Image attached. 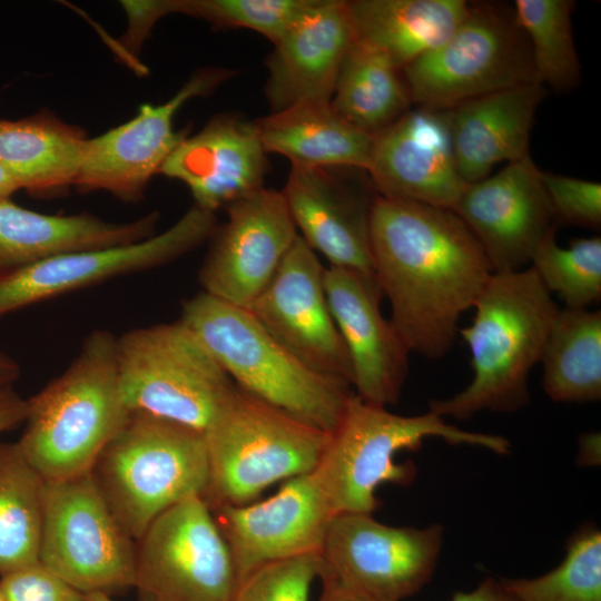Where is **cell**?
Segmentation results:
<instances>
[{
	"label": "cell",
	"instance_id": "cell-1",
	"mask_svg": "<svg viewBox=\"0 0 601 601\" xmlns=\"http://www.w3.org/2000/svg\"><path fill=\"white\" fill-rule=\"evenodd\" d=\"M371 253L390 319L411 353L446 355L461 315L493 273L474 235L450 208L378 195Z\"/></svg>",
	"mask_w": 601,
	"mask_h": 601
},
{
	"label": "cell",
	"instance_id": "cell-2",
	"mask_svg": "<svg viewBox=\"0 0 601 601\" xmlns=\"http://www.w3.org/2000/svg\"><path fill=\"white\" fill-rule=\"evenodd\" d=\"M459 328L471 353L473 377L455 395L430 402V411L466 420L481 411L511 413L530 400L529 375L540 363L560 309L532 267L492 273Z\"/></svg>",
	"mask_w": 601,
	"mask_h": 601
},
{
	"label": "cell",
	"instance_id": "cell-3",
	"mask_svg": "<svg viewBox=\"0 0 601 601\" xmlns=\"http://www.w3.org/2000/svg\"><path fill=\"white\" fill-rule=\"evenodd\" d=\"M116 339L90 333L70 365L27 398L26 426L18 444L43 481L91 472L98 456L126 422Z\"/></svg>",
	"mask_w": 601,
	"mask_h": 601
},
{
	"label": "cell",
	"instance_id": "cell-4",
	"mask_svg": "<svg viewBox=\"0 0 601 601\" xmlns=\"http://www.w3.org/2000/svg\"><path fill=\"white\" fill-rule=\"evenodd\" d=\"M179 319L238 388L326 433L335 430L351 388L300 363L248 309L200 292L183 303Z\"/></svg>",
	"mask_w": 601,
	"mask_h": 601
},
{
	"label": "cell",
	"instance_id": "cell-5",
	"mask_svg": "<svg viewBox=\"0 0 601 601\" xmlns=\"http://www.w3.org/2000/svg\"><path fill=\"white\" fill-rule=\"evenodd\" d=\"M111 513L135 541L162 512L206 499L209 462L204 432L141 412L129 415L91 469Z\"/></svg>",
	"mask_w": 601,
	"mask_h": 601
},
{
	"label": "cell",
	"instance_id": "cell-6",
	"mask_svg": "<svg viewBox=\"0 0 601 601\" xmlns=\"http://www.w3.org/2000/svg\"><path fill=\"white\" fill-rule=\"evenodd\" d=\"M427 437L497 454L510 452V443L502 436L461 430L432 411L398 415L353 393L313 471L334 514H372L380 508L376 491L382 484L404 485L415 476L411 463H397V453L418 449Z\"/></svg>",
	"mask_w": 601,
	"mask_h": 601
},
{
	"label": "cell",
	"instance_id": "cell-7",
	"mask_svg": "<svg viewBox=\"0 0 601 601\" xmlns=\"http://www.w3.org/2000/svg\"><path fill=\"white\" fill-rule=\"evenodd\" d=\"M204 434L210 508L247 504L278 481L311 473L329 440L238 387Z\"/></svg>",
	"mask_w": 601,
	"mask_h": 601
},
{
	"label": "cell",
	"instance_id": "cell-8",
	"mask_svg": "<svg viewBox=\"0 0 601 601\" xmlns=\"http://www.w3.org/2000/svg\"><path fill=\"white\" fill-rule=\"evenodd\" d=\"M119 387L129 412L205 433L237 386L180 319L117 337Z\"/></svg>",
	"mask_w": 601,
	"mask_h": 601
},
{
	"label": "cell",
	"instance_id": "cell-9",
	"mask_svg": "<svg viewBox=\"0 0 601 601\" xmlns=\"http://www.w3.org/2000/svg\"><path fill=\"white\" fill-rule=\"evenodd\" d=\"M402 76L413 105L439 110L538 82L513 6L492 1L470 2L453 33L403 68Z\"/></svg>",
	"mask_w": 601,
	"mask_h": 601
},
{
	"label": "cell",
	"instance_id": "cell-10",
	"mask_svg": "<svg viewBox=\"0 0 601 601\" xmlns=\"http://www.w3.org/2000/svg\"><path fill=\"white\" fill-rule=\"evenodd\" d=\"M91 472L45 481L39 562L82 594L132 588L136 545Z\"/></svg>",
	"mask_w": 601,
	"mask_h": 601
},
{
	"label": "cell",
	"instance_id": "cell-11",
	"mask_svg": "<svg viewBox=\"0 0 601 601\" xmlns=\"http://www.w3.org/2000/svg\"><path fill=\"white\" fill-rule=\"evenodd\" d=\"M442 544L439 524L392 526L371 513L336 514L319 551V579L363 601H402L430 581Z\"/></svg>",
	"mask_w": 601,
	"mask_h": 601
},
{
	"label": "cell",
	"instance_id": "cell-12",
	"mask_svg": "<svg viewBox=\"0 0 601 601\" xmlns=\"http://www.w3.org/2000/svg\"><path fill=\"white\" fill-rule=\"evenodd\" d=\"M137 541L138 601H233L236 568L205 497L169 508Z\"/></svg>",
	"mask_w": 601,
	"mask_h": 601
},
{
	"label": "cell",
	"instance_id": "cell-13",
	"mask_svg": "<svg viewBox=\"0 0 601 601\" xmlns=\"http://www.w3.org/2000/svg\"><path fill=\"white\" fill-rule=\"evenodd\" d=\"M214 213L194 205L168 229L144 240L60 254L0 273V316L107 279L167 264L216 230Z\"/></svg>",
	"mask_w": 601,
	"mask_h": 601
},
{
	"label": "cell",
	"instance_id": "cell-14",
	"mask_svg": "<svg viewBox=\"0 0 601 601\" xmlns=\"http://www.w3.org/2000/svg\"><path fill=\"white\" fill-rule=\"evenodd\" d=\"M324 272L317 254L298 235L248 311L300 363L351 388V361L329 309Z\"/></svg>",
	"mask_w": 601,
	"mask_h": 601
},
{
	"label": "cell",
	"instance_id": "cell-15",
	"mask_svg": "<svg viewBox=\"0 0 601 601\" xmlns=\"http://www.w3.org/2000/svg\"><path fill=\"white\" fill-rule=\"evenodd\" d=\"M282 194L298 235L328 266L376 280L371 217L378 194L366 170L292 165Z\"/></svg>",
	"mask_w": 601,
	"mask_h": 601
},
{
	"label": "cell",
	"instance_id": "cell-16",
	"mask_svg": "<svg viewBox=\"0 0 601 601\" xmlns=\"http://www.w3.org/2000/svg\"><path fill=\"white\" fill-rule=\"evenodd\" d=\"M199 269L203 292L248 309L269 284L298 231L282 191L260 188L226 208Z\"/></svg>",
	"mask_w": 601,
	"mask_h": 601
},
{
	"label": "cell",
	"instance_id": "cell-17",
	"mask_svg": "<svg viewBox=\"0 0 601 601\" xmlns=\"http://www.w3.org/2000/svg\"><path fill=\"white\" fill-rule=\"evenodd\" d=\"M541 173L529 154L469 184L452 208L481 245L493 273L529 267L538 248L555 236L559 224Z\"/></svg>",
	"mask_w": 601,
	"mask_h": 601
},
{
	"label": "cell",
	"instance_id": "cell-18",
	"mask_svg": "<svg viewBox=\"0 0 601 601\" xmlns=\"http://www.w3.org/2000/svg\"><path fill=\"white\" fill-rule=\"evenodd\" d=\"M234 73L226 68L203 69L166 102L142 105L131 120L88 139L73 185L85 193L107 190L121 200H139L151 176L159 174L186 137L174 129L176 112L188 100L213 92Z\"/></svg>",
	"mask_w": 601,
	"mask_h": 601
},
{
	"label": "cell",
	"instance_id": "cell-19",
	"mask_svg": "<svg viewBox=\"0 0 601 601\" xmlns=\"http://www.w3.org/2000/svg\"><path fill=\"white\" fill-rule=\"evenodd\" d=\"M211 511L238 581L265 564L319 553L335 516L313 471L285 481L276 494L260 502L218 505Z\"/></svg>",
	"mask_w": 601,
	"mask_h": 601
},
{
	"label": "cell",
	"instance_id": "cell-20",
	"mask_svg": "<svg viewBox=\"0 0 601 601\" xmlns=\"http://www.w3.org/2000/svg\"><path fill=\"white\" fill-rule=\"evenodd\" d=\"M367 174L380 196L452 209L461 177L449 110L416 106L374 136Z\"/></svg>",
	"mask_w": 601,
	"mask_h": 601
},
{
	"label": "cell",
	"instance_id": "cell-21",
	"mask_svg": "<svg viewBox=\"0 0 601 601\" xmlns=\"http://www.w3.org/2000/svg\"><path fill=\"white\" fill-rule=\"evenodd\" d=\"M324 286L351 361L354 394L385 407L395 404L406 381L411 351L381 313L383 294L377 282L328 266Z\"/></svg>",
	"mask_w": 601,
	"mask_h": 601
},
{
	"label": "cell",
	"instance_id": "cell-22",
	"mask_svg": "<svg viewBox=\"0 0 601 601\" xmlns=\"http://www.w3.org/2000/svg\"><path fill=\"white\" fill-rule=\"evenodd\" d=\"M267 170L255 120L221 114L185 137L159 174L184 183L197 207L215 213L263 188Z\"/></svg>",
	"mask_w": 601,
	"mask_h": 601
},
{
	"label": "cell",
	"instance_id": "cell-23",
	"mask_svg": "<svg viewBox=\"0 0 601 601\" xmlns=\"http://www.w3.org/2000/svg\"><path fill=\"white\" fill-rule=\"evenodd\" d=\"M353 40L347 1L319 0L266 59L265 96L270 112L303 102L331 101Z\"/></svg>",
	"mask_w": 601,
	"mask_h": 601
},
{
	"label": "cell",
	"instance_id": "cell-24",
	"mask_svg": "<svg viewBox=\"0 0 601 601\" xmlns=\"http://www.w3.org/2000/svg\"><path fill=\"white\" fill-rule=\"evenodd\" d=\"M545 93L543 85L530 82L449 110L455 161L465 183L487 177L500 162L529 155L535 114Z\"/></svg>",
	"mask_w": 601,
	"mask_h": 601
},
{
	"label": "cell",
	"instance_id": "cell-25",
	"mask_svg": "<svg viewBox=\"0 0 601 601\" xmlns=\"http://www.w3.org/2000/svg\"><path fill=\"white\" fill-rule=\"evenodd\" d=\"M157 213L129 223L89 214L47 215L0 198V273L60 254L128 245L155 235Z\"/></svg>",
	"mask_w": 601,
	"mask_h": 601
},
{
	"label": "cell",
	"instance_id": "cell-26",
	"mask_svg": "<svg viewBox=\"0 0 601 601\" xmlns=\"http://www.w3.org/2000/svg\"><path fill=\"white\" fill-rule=\"evenodd\" d=\"M267 154L293 166L352 167L367 170L374 136L343 118L331 101L290 106L255 120Z\"/></svg>",
	"mask_w": 601,
	"mask_h": 601
},
{
	"label": "cell",
	"instance_id": "cell-27",
	"mask_svg": "<svg viewBox=\"0 0 601 601\" xmlns=\"http://www.w3.org/2000/svg\"><path fill=\"white\" fill-rule=\"evenodd\" d=\"M354 37L400 70L442 45L466 16L465 0L347 1Z\"/></svg>",
	"mask_w": 601,
	"mask_h": 601
},
{
	"label": "cell",
	"instance_id": "cell-28",
	"mask_svg": "<svg viewBox=\"0 0 601 601\" xmlns=\"http://www.w3.org/2000/svg\"><path fill=\"white\" fill-rule=\"evenodd\" d=\"M88 138L48 112L0 119V164L30 194L60 191L80 170Z\"/></svg>",
	"mask_w": 601,
	"mask_h": 601
},
{
	"label": "cell",
	"instance_id": "cell-29",
	"mask_svg": "<svg viewBox=\"0 0 601 601\" xmlns=\"http://www.w3.org/2000/svg\"><path fill=\"white\" fill-rule=\"evenodd\" d=\"M331 104L348 122L372 136L413 106L402 70L355 37L342 62Z\"/></svg>",
	"mask_w": 601,
	"mask_h": 601
},
{
	"label": "cell",
	"instance_id": "cell-30",
	"mask_svg": "<svg viewBox=\"0 0 601 601\" xmlns=\"http://www.w3.org/2000/svg\"><path fill=\"white\" fill-rule=\"evenodd\" d=\"M542 387L559 403L601 397V312L560 308L540 359Z\"/></svg>",
	"mask_w": 601,
	"mask_h": 601
},
{
	"label": "cell",
	"instance_id": "cell-31",
	"mask_svg": "<svg viewBox=\"0 0 601 601\" xmlns=\"http://www.w3.org/2000/svg\"><path fill=\"white\" fill-rule=\"evenodd\" d=\"M43 483L18 442H0V577L39 562Z\"/></svg>",
	"mask_w": 601,
	"mask_h": 601
},
{
	"label": "cell",
	"instance_id": "cell-32",
	"mask_svg": "<svg viewBox=\"0 0 601 601\" xmlns=\"http://www.w3.org/2000/svg\"><path fill=\"white\" fill-rule=\"evenodd\" d=\"M516 20L529 41L535 77L545 88L570 91L581 80L574 45L571 0H515Z\"/></svg>",
	"mask_w": 601,
	"mask_h": 601
},
{
	"label": "cell",
	"instance_id": "cell-33",
	"mask_svg": "<svg viewBox=\"0 0 601 601\" xmlns=\"http://www.w3.org/2000/svg\"><path fill=\"white\" fill-rule=\"evenodd\" d=\"M520 601H601V533L594 525L575 532L564 560L533 579H502Z\"/></svg>",
	"mask_w": 601,
	"mask_h": 601
},
{
	"label": "cell",
	"instance_id": "cell-34",
	"mask_svg": "<svg viewBox=\"0 0 601 601\" xmlns=\"http://www.w3.org/2000/svg\"><path fill=\"white\" fill-rule=\"evenodd\" d=\"M530 267L565 308H589L601 298L600 236L574 238L568 247H560L552 236L538 248Z\"/></svg>",
	"mask_w": 601,
	"mask_h": 601
},
{
	"label": "cell",
	"instance_id": "cell-35",
	"mask_svg": "<svg viewBox=\"0 0 601 601\" xmlns=\"http://www.w3.org/2000/svg\"><path fill=\"white\" fill-rule=\"evenodd\" d=\"M319 0H177V13L218 28H244L275 45Z\"/></svg>",
	"mask_w": 601,
	"mask_h": 601
},
{
	"label": "cell",
	"instance_id": "cell-36",
	"mask_svg": "<svg viewBox=\"0 0 601 601\" xmlns=\"http://www.w3.org/2000/svg\"><path fill=\"white\" fill-rule=\"evenodd\" d=\"M321 569L319 553L265 564L238 581L233 601H309Z\"/></svg>",
	"mask_w": 601,
	"mask_h": 601
},
{
	"label": "cell",
	"instance_id": "cell-37",
	"mask_svg": "<svg viewBox=\"0 0 601 601\" xmlns=\"http://www.w3.org/2000/svg\"><path fill=\"white\" fill-rule=\"evenodd\" d=\"M541 177L558 224L600 229V183L543 170Z\"/></svg>",
	"mask_w": 601,
	"mask_h": 601
},
{
	"label": "cell",
	"instance_id": "cell-38",
	"mask_svg": "<svg viewBox=\"0 0 601 601\" xmlns=\"http://www.w3.org/2000/svg\"><path fill=\"white\" fill-rule=\"evenodd\" d=\"M6 601H85L80 593L40 562L0 577Z\"/></svg>",
	"mask_w": 601,
	"mask_h": 601
},
{
	"label": "cell",
	"instance_id": "cell-39",
	"mask_svg": "<svg viewBox=\"0 0 601 601\" xmlns=\"http://www.w3.org/2000/svg\"><path fill=\"white\" fill-rule=\"evenodd\" d=\"M121 4L129 21L125 41L131 49L139 47L159 18L177 13V0L122 1Z\"/></svg>",
	"mask_w": 601,
	"mask_h": 601
},
{
	"label": "cell",
	"instance_id": "cell-40",
	"mask_svg": "<svg viewBox=\"0 0 601 601\" xmlns=\"http://www.w3.org/2000/svg\"><path fill=\"white\" fill-rule=\"evenodd\" d=\"M28 402L12 386L0 387V433L24 422Z\"/></svg>",
	"mask_w": 601,
	"mask_h": 601
},
{
	"label": "cell",
	"instance_id": "cell-41",
	"mask_svg": "<svg viewBox=\"0 0 601 601\" xmlns=\"http://www.w3.org/2000/svg\"><path fill=\"white\" fill-rule=\"evenodd\" d=\"M451 601H520L493 578H486L471 592H456Z\"/></svg>",
	"mask_w": 601,
	"mask_h": 601
},
{
	"label": "cell",
	"instance_id": "cell-42",
	"mask_svg": "<svg viewBox=\"0 0 601 601\" xmlns=\"http://www.w3.org/2000/svg\"><path fill=\"white\" fill-rule=\"evenodd\" d=\"M20 367L18 363L0 351V387L12 386V383L19 377Z\"/></svg>",
	"mask_w": 601,
	"mask_h": 601
},
{
	"label": "cell",
	"instance_id": "cell-43",
	"mask_svg": "<svg viewBox=\"0 0 601 601\" xmlns=\"http://www.w3.org/2000/svg\"><path fill=\"white\" fill-rule=\"evenodd\" d=\"M319 601H363L349 593L328 584H323V592Z\"/></svg>",
	"mask_w": 601,
	"mask_h": 601
},
{
	"label": "cell",
	"instance_id": "cell-44",
	"mask_svg": "<svg viewBox=\"0 0 601 601\" xmlns=\"http://www.w3.org/2000/svg\"><path fill=\"white\" fill-rule=\"evenodd\" d=\"M18 189H20L18 183L0 164V198H9Z\"/></svg>",
	"mask_w": 601,
	"mask_h": 601
},
{
	"label": "cell",
	"instance_id": "cell-45",
	"mask_svg": "<svg viewBox=\"0 0 601 601\" xmlns=\"http://www.w3.org/2000/svg\"><path fill=\"white\" fill-rule=\"evenodd\" d=\"M85 601H116L108 594L102 593H92V594H86Z\"/></svg>",
	"mask_w": 601,
	"mask_h": 601
},
{
	"label": "cell",
	"instance_id": "cell-46",
	"mask_svg": "<svg viewBox=\"0 0 601 601\" xmlns=\"http://www.w3.org/2000/svg\"><path fill=\"white\" fill-rule=\"evenodd\" d=\"M0 601H6V598H4V595H3L2 591H1V589H0Z\"/></svg>",
	"mask_w": 601,
	"mask_h": 601
}]
</instances>
